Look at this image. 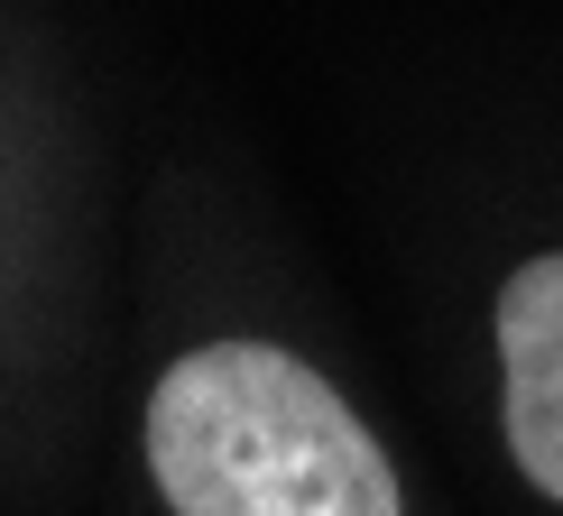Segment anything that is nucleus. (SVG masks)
Masks as SVG:
<instances>
[{"label": "nucleus", "instance_id": "obj_2", "mask_svg": "<svg viewBox=\"0 0 563 516\" xmlns=\"http://www.w3.org/2000/svg\"><path fill=\"white\" fill-rule=\"evenodd\" d=\"M499 360H508V452L545 498H563V258H536L508 277Z\"/></svg>", "mask_w": 563, "mask_h": 516}, {"label": "nucleus", "instance_id": "obj_1", "mask_svg": "<svg viewBox=\"0 0 563 516\" xmlns=\"http://www.w3.org/2000/svg\"><path fill=\"white\" fill-rule=\"evenodd\" d=\"M148 471L176 516H407L369 425L268 341H213L157 379Z\"/></svg>", "mask_w": 563, "mask_h": 516}]
</instances>
